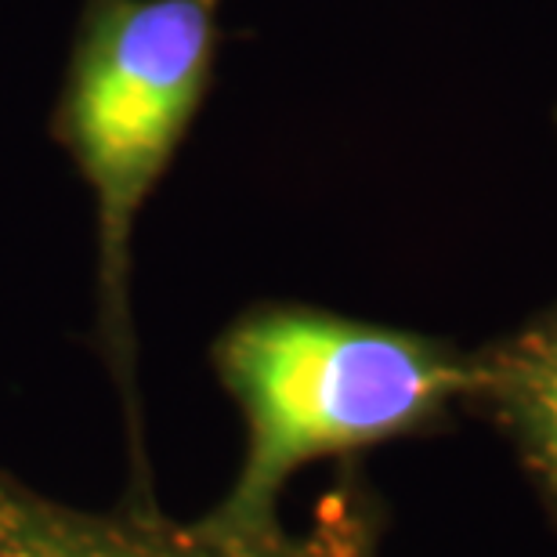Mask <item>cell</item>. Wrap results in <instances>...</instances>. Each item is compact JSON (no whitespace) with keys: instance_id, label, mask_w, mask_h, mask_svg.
<instances>
[{"instance_id":"obj_1","label":"cell","mask_w":557,"mask_h":557,"mask_svg":"<svg viewBox=\"0 0 557 557\" xmlns=\"http://www.w3.org/2000/svg\"><path fill=\"white\" fill-rule=\"evenodd\" d=\"M210 362L247 423L236 482L207 510L232 529L283 521V485L311 460L438 431L478 387L460 344L294 300L232 319Z\"/></svg>"},{"instance_id":"obj_2","label":"cell","mask_w":557,"mask_h":557,"mask_svg":"<svg viewBox=\"0 0 557 557\" xmlns=\"http://www.w3.org/2000/svg\"><path fill=\"white\" fill-rule=\"evenodd\" d=\"M221 0H84L51 135L95 196L98 337L124 395L135 496L152 499L141 449L131 236L210 95Z\"/></svg>"},{"instance_id":"obj_3","label":"cell","mask_w":557,"mask_h":557,"mask_svg":"<svg viewBox=\"0 0 557 557\" xmlns=\"http://www.w3.org/2000/svg\"><path fill=\"white\" fill-rule=\"evenodd\" d=\"M0 557H381V510L341 474L305 529H232L210 515L163 518L156 499L81 510L0 471Z\"/></svg>"},{"instance_id":"obj_4","label":"cell","mask_w":557,"mask_h":557,"mask_svg":"<svg viewBox=\"0 0 557 557\" xmlns=\"http://www.w3.org/2000/svg\"><path fill=\"white\" fill-rule=\"evenodd\" d=\"M474 359L471 409H482L507 434L557 525V300L515 333L478 348Z\"/></svg>"}]
</instances>
